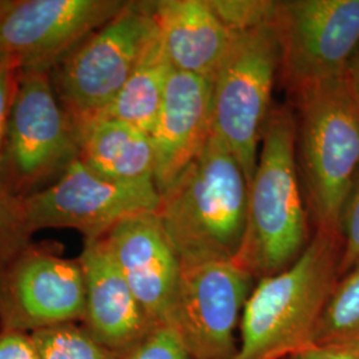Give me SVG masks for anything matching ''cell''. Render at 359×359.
<instances>
[{
    "instance_id": "cell-1",
    "label": "cell",
    "mask_w": 359,
    "mask_h": 359,
    "mask_svg": "<svg viewBox=\"0 0 359 359\" xmlns=\"http://www.w3.org/2000/svg\"><path fill=\"white\" fill-rule=\"evenodd\" d=\"M249 184L212 133L204 149L160 194L156 212L181 265L236 262L244 244Z\"/></svg>"
},
{
    "instance_id": "cell-2",
    "label": "cell",
    "mask_w": 359,
    "mask_h": 359,
    "mask_svg": "<svg viewBox=\"0 0 359 359\" xmlns=\"http://www.w3.org/2000/svg\"><path fill=\"white\" fill-rule=\"evenodd\" d=\"M341 234L314 231L287 269L258 280L246 299L236 359H283L314 346L323 309L339 280Z\"/></svg>"
},
{
    "instance_id": "cell-3",
    "label": "cell",
    "mask_w": 359,
    "mask_h": 359,
    "mask_svg": "<svg viewBox=\"0 0 359 359\" xmlns=\"http://www.w3.org/2000/svg\"><path fill=\"white\" fill-rule=\"evenodd\" d=\"M309 219L297 164L294 111L276 105L262 132L249 185L244 244L236 264L256 280L287 269L311 240Z\"/></svg>"
},
{
    "instance_id": "cell-4",
    "label": "cell",
    "mask_w": 359,
    "mask_h": 359,
    "mask_svg": "<svg viewBox=\"0 0 359 359\" xmlns=\"http://www.w3.org/2000/svg\"><path fill=\"white\" fill-rule=\"evenodd\" d=\"M297 164L316 231L339 233L347 196L359 172V105L346 77L290 93Z\"/></svg>"
},
{
    "instance_id": "cell-5",
    "label": "cell",
    "mask_w": 359,
    "mask_h": 359,
    "mask_svg": "<svg viewBox=\"0 0 359 359\" xmlns=\"http://www.w3.org/2000/svg\"><path fill=\"white\" fill-rule=\"evenodd\" d=\"M79 158L76 126L59 102L51 72L22 69L0 154V181L28 198Z\"/></svg>"
},
{
    "instance_id": "cell-6",
    "label": "cell",
    "mask_w": 359,
    "mask_h": 359,
    "mask_svg": "<svg viewBox=\"0 0 359 359\" xmlns=\"http://www.w3.org/2000/svg\"><path fill=\"white\" fill-rule=\"evenodd\" d=\"M278 71V40L273 25H266L234 34L213 80V133L236 157L249 185Z\"/></svg>"
},
{
    "instance_id": "cell-7",
    "label": "cell",
    "mask_w": 359,
    "mask_h": 359,
    "mask_svg": "<svg viewBox=\"0 0 359 359\" xmlns=\"http://www.w3.org/2000/svg\"><path fill=\"white\" fill-rule=\"evenodd\" d=\"M156 29L152 1H126L53 68V88L74 121L99 115L112 103Z\"/></svg>"
},
{
    "instance_id": "cell-8",
    "label": "cell",
    "mask_w": 359,
    "mask_h": 359,
    "mask_svg": "<svg viewBox=\"0 0 359 359\" xmlns=\"http://www.w3.org/2000/svg\"><path fill=\"white\" fill-rule=\"evenodd\" d=\"M273 27L280 47V79L293 93L345 76L359 46V0L277 1Z\"/></svg>"
},
{
    "instance_id": "cell-9",
    "label": "cell",
    "mask_w": 359,
    "mask_h": 359,
    "mask_svg": "<svg viewBox=\"0 0 359 359\" xmlns=\"http://www.w3.org/2000/svg\"><path fill=\"white\" fill-rule=\"evenodd\" d=\"M86 283L79 258L60 245H28L0 265V330L35 333L63 323H81Z\"/></svg>"
},
{
    "instance_id": "cell-10",
    "label": "cell",
    "mask_w": 359,
    "mask_h": 359,
    "mask_svg": "<svg viewBox=\"0 0 359 359\" xmlns=\"http://www.w3.org/2000/svg\"><path fill=\"white\" fill-rule=\"evenodd\" d=\"M25 203L34 231L75 229L84 240H96L127 218L157 212L160 193L154 180L107 179L77 158L60 179Z\"/></svg>"
},
{
    "instance_id": "cell-11",
    "label": "cell",
    "mask_w": 359,
    "mask_h": 359,
    "mask_svg": "<svg viewBox=\"0 0 359 359\" xmlns=\"http://www.w3.org/2000/svg\"><path fill=\"white\" fill-rule=\"evenodd\" d=\"M124 4L121 0H7L0 13V56L13 59L20 69L52 72Z\"/></svg>"
},
{
    "instance_id": "cell-12",
    "label": "cell",
    "mask_w": 359,
    "mask_h": 359,
    "mask_svg": "<svg viewBox=\"0 0 359 359\" xmlns=\"http://www.w3.org/2000/svg\"><path fill=\"white\" fill-rule=\"evenodd\" d=\"M256 278L236 262L181 265L173 330L194 359H236L241 316Z\"/></svg>"
},
{
    "instance_id": "cell-13",
    "label": "cell",
    "mask_w": 359,
    "mask_h": 359,
    "mask_svg": "<svg viewBox=\"0 0 359 359\" xmlns=\"http://www.w3.org/2000/svg\"><path fill=\"white\" fill-rule=\"evenodd\" d=\"M103 238L154 329H173L179 308L181 262L156 212L118 222Z\"/></svg>"
},
{
    "instance_id": "cell-14",
    "label": "cell",
    "mask_w": 359,
    "mask_h": 359,
    "mask_svg": "<svg viewBox=\"0 0 359 359\" xmlns=\"http://www.w3.org/2000/svg\"><path fill=\"white\" fill-rule=\"evenodd\" d=\"M213 81L173 71L149 139L154 149V180L165 192L204 149L213 133Z\"/></svg>"
},
{
    "instance_id": "cell-15",
    "label": "cell",
    "mask_w": 359,
    "mask_h": 359,
    "mask_svg": "<svg viewBox=\"0 0 359 359\" xmlns=\"http://www.w3.org/2000/svg\"><path fill=\"white\" fill-rule=\"evenodd\" d=\"M84 274L83 327L123 358L154 330L142 305L117 268L104 238L84 240L77 257Z\"/></svg>"
},
{
    "instance_id": "cell-16",
    "label": "cell",
    "mask_w": 359,
    "mask_h": 359,
    "mask_svg": "<svg viewBox=\"0 0 359 359\" xmlns=\"http://www.w3.org/2000/svg\"><path fill=\"white\" fill-rule=\"evenodd\" d=\"M156 23L175 71L215 80L234 38L208 0L152 1Z\"/></svg>"
},
{
    "instance_id": "cell-17",
    "label": "cell",
    "mask_w": 359,
    "mask_h": 359,
    "mask_svg": "<svg viewBox=\"0 0 359 359\" xmlns=\"http://www.w3.org/2000/svg\"><path fill=\"white\" fill-rule=\"evenodd\" d=\"M74 123L79 160L90 170L116 181L154 180L152 142L142 129L99 116Z\"/></svg>"
},
{
    "instance_id": "cell-18",
    "label": "cell",
    "mask_w": 359,
    "mask_h": 359,
    "mask_svg": "<svg viewBox=\"0 0 359 359\" xmlns=\"http://www.w3.org/2000/svg\"><path fill=\"white\" fill-rule=\"evenodd\" d=\"M173 71L157 27L124 87L112 103L96 116L124 121L149 135Z\"/></svg>"
},
{
    "instance_id": "cell-19",
    "label": "cell",
    "mask_w": 359,
    "mask_h": 359,
    "mask_svg": "<svg viewBox=\"0 0 359 359\" xmlns=\"http://www.w3.org/2000/svg\"><path fill=\"white\" fill-rule=\"evenodd\" d=\"M351 344H359V262L339 277L314 335V345Z\"/></svg>"
},
{
    "instance_id": "cell-20",
    "label": "cell",
    "mask_w": 359,
    "mask_h": 359,
    "mask_svg": "<svg viewBox=\"0 0 359 359\" xmlns=\"http://www.w3.org/2000/svg\"><path fill=\"white\" fill-rule=\"evenodd\" d=\"M31 335L39 359H124L97 342L81 323H63Z\"/></svg>"
},
{
    "instance_id": "cell-21",
    "label": "cell",
    "mask_w": 359,
    "mask_h": 359,
    "mask_svg": "<svg viewBox=\"0 0 359 359\" xmlns=\"http://www.w3.org/2000/svg\"><path fill=\"white\" fill-rule=\"evenodd\" d=\"M34 233L25 198L13 194L0 181V265L32 244Z\"/></svg>"
},
{
    "instance_id": "cell-22",
    "label": "cell",
    "mask_w": 359,
    "mask_h": 359,
    "mask_svg": "<svg viewBox=\"0 0 359 359\" xmlns=\"http://www.w3.org/2000/svg\"><path fill=\"white\" fill-rule=\"evenodd\" d=\"M208 3L234 34L273 25L277 7V1L271 0H208Z\"/></svg>"
},
{
    "instance_id": "cell-23",
    "label": "cell",
    "mask_w": 359,
    "mask_h": 359,
    "mask_svg": "<svg viewBox=\"0 0 359 359\" xmlns=\"http://www.w3.org/2000/svg\"><path fill=\"white\" fill-rule=\"evenodd\" d=\"M339 234L342 248L338 276L342 277L359 262V172L342 209Z\"/></svg>"
},
{
    "instance_id": "cell-24",
    "label": "cell",
    "mask_w": 359,
    "mask_h": 359,
    "mask_svg": "<svg viewBox=\"0 0 359 359\" xmlns=\"http://www.w3.org/2000/svg\"><path fill=\"white\" fill-rule=\"evenodd\" d=\"M126 359H194L170 327H156Z\"/></svg>"
},
{
    "instance_id": "cell-25",
    "label": "cell",
    "mask_w": 359,
    "mask_h": 359,
    "mask_svg": "<svg viewBox=\"0 0 359 359\" xmlns=\"http://www.w3.org/2000/svg\"><path fill=\"white\" fill-rule=\"evenodd\" d=\"M20 72L22 69L15 60L7 56H0V154Z\"/></svg>"
},
{
    "instance_id": "cell-26",
    "label": "cell",
    "mask_w": 359,
    "mask_h": 359,
    "mask_svg": "<svg viewBox=\"0 0 359 359\" xmlns=\"http://www.w3.org/2000/svg\"><path fill=\"white\" fill-rule=\"evenodd\" d=\"M0 359H39L32 335L0 330Z\"/></svg>"
},
{
    "instance_id": "cell-27",
    "label": "cell",
    "mask_w": 359,
    "mask_h": 359,
    "mask_svg": "<svg viewBox=\"0 0 359 359\" xmlns=\"http://www.w3.org/2000/svg\"><path fill=\"white\" fill-rule=\"evenodd\" d=\"M287 359H359V344L314 345Z\"/></svg>"
},
{
    "instance_id": "cell-28",
    "label": "cell",
    "mask_w": 359,
    "mask_h": 359,
    "mask_svg": "<svg viewBox=\"0 0 359 359\" xmlns=\"http://www.w3.org/2000/svg\"><path fill=\"white\" fill-rule=\"evenodd\" d=\"M345 77H346L347 86L359 105V46L347 65Z\"/></svg>"
}]
</instances>
